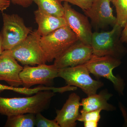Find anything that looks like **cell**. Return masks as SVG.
<instances>
[{
  "mask_svg": "<svg viewBox=\"0 0 127 127\" xmlns=\"http://www.w3.org/2000/svg\"><path fill=\"white\" fill-rule=\"evenodd\" d=\"M5 91H14L17 93L24 95H30L32 93L31 89L27 88L13 87L0 84V93Z\"/></svg>",
  "mask_w": 127,
  "mask_h": 127,
  "instance_id": "44dd1931",
  "label": "cell"
},
{
  "mask_svg": "<svg viewBox=\"0 0 127 127\" xmlns=\"http://www.w3.org/2000/svg\"><path fill=\"white\" fill-rule=\"evenodd\" d=\"M122 31L120 36V40L122 43H127V20L125 27Z\"/></svg>",
  "mask_w": 127,
  "mask_h": 127,
  "instance_id": "cb8c5ba5",
  "label": "cell"
},
{
  "mask_svg": "<svg viewBox=\"0 0 127 127\" xmlns=\"http://www.w3.org/2000/svg\"><path fill=\"white\" fill-rule=\"evenodd\" d=\"M120 59L111 56H99L93 55L91 59L84 65L90 73L97 77H103L112 83L119 95L123 96L125 83L120 76L114 75L113 71L121 65Z\"/></svg>",
  "mask_w": 127,
  "mask_h": 127,
  "instance_id": "5b68a950",
  "label": "cell"
},
{
  "mask_svg": "<svg viewBox=\"0 0 127 127\" xmlns=\"http://www.w3.org/2000/svg\"><path fill=\"white\" fill-rule=\"evenodd\" d=\"M55 95L53 91H44L27 97L6 98L0 96V114L9 117L41 113L47 109Z\"/></svg>",
  "mask_w": 127,
  "mask_h": 127,
  "instance_id": "6da1fadb",
  "label": "cell"
},
{
  "mask_svg": "<svg viewBox=\"0 0 127 127\" xmlns=\"http://www.w3.org/2000/svg\"><path fill=\"white\" fill-rule=\"evenodd\" d=\"M2 46L4 50H11L24 40L32 32L25 25L23 18L17 14L2 12Z\"/></svg>",
  "mask_w": 127,
  "mask_h": 127,
  "instance_id": "52a82bcc",
  "label": "cell"
},
{
  "mask_svg": "<svg viewBox=\"0 0 127 127\" xmlns=\"http://www.w3.org/2000/svg\"><path fill=\"white\" fill-rule=\"evenodd\" d=\"M10 2L7 0H0V11L3 12L10 6Z\"/></svg>",
  "mask_w": 127,
  "mask_h": 127,
  "instance_id": "d4e9b609",
  "label": "cell"
},
{
  "mask_svg": "<svg viewBox=\"0 0 127 127\" xmlns=\"http://www.w3.org/2000/svg\"><path fill=\"white\" fill-rule=\"evenodd\" d=\"M4 51L2 46V32H0V55Z\"/></svg>",
  "mask_w": 127,
  "mask_h": 127,
  "instance_id": "4316f807",
  "label": "cell"
},
{
  "mask_svg": "<svg viewBox=\"0 0 127 127\" xmlns=\"http://www.w3.org/2000/svg\"><path fill=\"white\" fill-rule=\"evenodd\" d=\"M35 20L38 25L37 32L45 36L67 25L64 17H57L43 13L37 9L34 12Z\"/></svg>",
  "mask_w": 127,
  "mask_h": 127,
  "instance_id": "5bb4252c",
  "label": "cell"
},
{
  "mask_svg": "<svg viewBox=\"0 0 127 127\" xmlns=\"http://www.w3.org/2000/svg\"><path fill=\"white\" fill-rule=\"evenodd\" d=\"M35 126L37 127H60L55 119H47L42 116L41 113L35 114Z\"/></svg>",
  "mask_w": 127,
  "mask_h": 127,
  "instance_id": "ffe728a7",
  "label": "cell"
},
{
  "mask_svg": "<svg viewBox=\"0 0 127 127\" xmlns=\"http://www.w3.org/2000/svg\"><path fill=\"white\" fill-rule=\"evenodd\" d=\"M102 110L100 109L88 112H80V114L77 121L80 122H98L101 117L100 112Z\"/></svg>",
  "mask_w": 127,
  "mask_h": 127,
  "instance_id": "d6986e66",
  "label": "cell"
},
{
  "mask_svg": "<svg viewBox=\"0 0 127 127\" xmlns=\"http://www.w3.org/2000/svg\"><path fill=\"white\" fill-rule=\"evenodd\" d=\"M64 15L67 25L76 34L79 40L91 45L93 32L92 25L86 15L75 10L68 2H64Z\"/></svg>",
  "mask_w": 127,
  "mask_h": 127,
  "instance_id": "30bf717a",
  "label": "cell"
},
{
  "mask_svg": "<svg viewBox=\"0 0 127 127\" xmlns=\"http://www.w3.org/2000/svg\"><path fill=\"white\" fill-rule=\"evenodd\" d=\"M84 64L59 69L58 77L63 78L67 85L79 87L88 95L96 94L103 86L100 81L93 79Z\"/></svg>",
  "mask_w": 127,
  "mask_h": 127,
  "instance_id": "8992f818",
  "label": "cell"
},
{
  "mask_svg": "<svg viewBox=\"0 0 127 127\" xmlns=\"http://www.w3.org/2000/svg\"><path fill=\"white\" fill-rule=\"evenodd\" d=\"M61 2H66L77 6L83 11L87 10L90 7L93 0H59Z\"/></svg>",
  "mask_w": 127,
  "mask_h": 127,
  "instance_id": "7402d4cb",
  "label": "cell"
},
{
  "mask_svg": "<svg viewBox=\"0 0 127 127\" xmlns=\"http://www.w3.org/2000/svg\"><path fill=\"white\" fill-rule=\"evenodd\" d=\"M59 69L54 64L37 65L30 66L26 65L20 73V76L24 87L30 88L34 85L50 86L53 80L58 77Z\"/></svg>",
  "mask_w": 127,
  "mask_h": 127,
  "instance_id": "ba28073f",
  "label": "cell"
},
{
  "mask_svg": "<svg viewBox=\"0 0 127 127\" xmlns=\"http://www.w3.org/2000/svg\"><path fill=\"white\" fill-rule=\"evenodd\" d=\"M38 10L43 13L57 17H63L64 8L59 0H33Z\"/></svg>",
  "mask_w": 127,
  "mask_h": 127,
  "instance_id": "2e32d148",
  "label": "cell"
},
{
  "mask_svg": "<svg viewBox=\"0 0 127 127\" xmlns=\"http://www.w3.org/2000/svg\"><path fill=\"white\" fill-rule=\"evenodd\" d=\"M93 55L91 45L78 40L57 58L54 61V64L58 69L75 66L86 63Z\"/></svg>",
  "mask_w": 127,
  "mask_h": 127,
  "instance_id": "9c48e42d",
  "label": "cell"
},
{
  "mask_svg": "<svg viewBox=\"0 0 127 127\" xmlns=\"http://www.w3.org/2000/svg\"><path fill=\"white\" fill-rule=\"evenodd\" d=\"M23 67L14 58L10 50H4L0 55V81L6 82L12 87L22 86L20 75Z\"/></svg>",
  "mask_w": 127,
  "mask_h": 127,
  "instance_id": "7c38bea8",
  "label": "cell"
},
{
  "mask_svg": "<svg viewBox=\"0 0 127 127\" xmlns=\"http://www.w3.org/2000/svg\"><path fill=\"white\" fill-rule=\"evenodd\" d=\"M41 37L37 30L32 32L24 40L10 50L12 55L24 65L46 64L47 59L40 44Z\"/></svg>",
  "mask_w": 127,
  "mask_h": 127,
  "instance_id": "277c9868",
  "label": "cell"
},
{
  "mask_svg": "<svg viewBox=\"0 0 127 127\" xmlns=\"http://www.w3.org/2000/svg\"><path fill=\"white\" fill-rule=\"evenodd\" d=\"M78 40L76 34L66 25L47 35L41 36L40 44L47 62H51Z\"/></svg>",
  "mask_w": 127,
  "mask_h": 127,
  "instance_id": "3957f363",
  "label": "cell"
},
{
  "mask_svg": "<svg viewBox=\"0 0 127 127\" xmlns=\"http://www.w3.org/2000/svg\"><path fill=\"white\" fill-rule=\"evenodd\" d=\"M109 0L116 8L117 23L123 28L127 20V0Z\"/></svg>",
  "mask_w": 127,
  "mask_h": 127,
  "instance_id": "ac0fdd59",
  "label": "cell"
},
{
  "mask_svg": "<svg viewBox=\"0 0 127 127\" xmlns=\"http://www.w3.org/2000/svg\"><path fill=\"white\" fill-rule=\"evenodd\" d=\"M84 127H97L98 126V122H84Z\"/></svg>",
  "mask_w": 127,
  "mask_h": 127,
  "instance_id": "484cf974",
  "label": "cell"
},
{
  "mask_svg": "<svg viewBox=\"0 0 127 127\" xmlns=\"http://www.w3.org/2000/svg\"><path fill=\"white\" fill-rule=\"evenodd\" d=\"M15 5L26 8L31 5L34 1L33 0H7Z\"/></svg>",
  "mask_w": 127,
  "mask_h": 127,
  "instance_id": "603a6c76",
  "label": "cell"
},
{
  "mask_svg": "<svg viewBox=\"0 0 127 127\" xmlns=\"http://www.w3.org/2000/svg\"><path fill=\"white\" fill-rule=\"evenodd\" d=\"M35 114H23L7 117L5 127H33L35 126Z\"/></svg>",
  "mask_w": 127,
  "mask_h": 127,
  "instance_id": "e0dca14e",
  "label": "cell"
},
{
  "mask_svg": "<svg viewBox=\"0 0 127 127\" xmlns=\"http://www.w3.org/2000/svg\"><path fill=\"white\" fill-rule=\"evenodd\" d=\"M110 2L109 0H93L91 7L83 11L95 27L102 29L117 24Z\"/></svg>",
  "mask_w": 127,
  "mask_h": 127,
  "instance_id": "8fae6325",
  "label": "cell"
},
{
  "mask_svg": "<svg viewBox=\"0 0 127 127\" xmlns=\"http://www.w3.org/2000/svg\"><path fill=\"white\" fill-rule=\"evenodd\" d=\"M123 28L117 23L109 31L93 32L90 45L93 55L122 58L126 52L120 40Z\"/></svg>",
  "mask_w": 127,
  "mask_h": 127,
  "instance_id": "7a4b0ae2",
  "label": "cell"
},
{
  "mask_svg": "<svg viewBox=\"0 0 127 127\" xmlns=\"http://www.w3.org/2000/svg\"><path fill=\"white\" fill-rule=\"evenodd\" d=\"M113 95L106 89L101 91L98 94H96L88 96L82 100L81 106H82L83 108L80 112H88L98 109L107 111H115L116 109V107L108 102Z\"/></svg>",
  "mask_w": 127,
  "mask_h": 127,
  "instance_id": "9a60e30c",
  "label": "cell"
},
{
  "mask_svg": "<svg viewBox=\"0 0 127 127\" xmlns=\"http://www.w3.org/2000/svg\"><path fill=\"white\" fill-rule=\"evenodd\" d=\"M80 97L76 94H70L61 110H57L55 119L60 127H75L80 115Z\"/></svg>",
  "mask_w": 127,
  "mask_h": 127,
  "instance_id": "4fadbf2b",
  "label": "cell"
}]
</instances>
